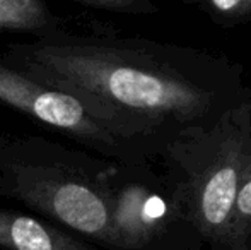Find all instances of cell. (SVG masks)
I'll return each mask as SVG.
<instances>
[{"label":"cell","instance_id":"6","mask_svg":"<svg viewBox=\"0 0 251 250\" xmlns=\"http://www.w3.org/2000/svg\"><path fill=\"white\" fill-rule=\"evenodd\" d=\"M0 250H102L47 220L0 207Z\"/></svg>","mask_w":251,"mask_h":250},{"label":"cell","instance_id":"7","mask_svg":"<svg viewBox=\"0 0 251 250\" xmlns=\"http://www.w3.org/2000/svg\"><path fill=\"white\" fill-rule=\"evenodd\" d=\"M60 29L47 2L0 0V33H27L36 40Z\"/></svg>","mask_w":251,"mask_h":250},{"label":"cell","instance_id":"10","mask_svg":"<svg viewBox=\"0 0 251 250\" xmlns=\"http://www.w3.org/2000/svg\"><path fill=\"white\" fill-rule=\"evenodd\" d=\"M79 5L91 10L123 16H152L159 12V7L151 0H74Z\"/></svg>","mask_w":251,"mask_h":250},{"label":"cell","instance_id":"8","mask_svg":"<svg viewBox=\"0 0 251 250\" xmlns=\"http://www.w3.org/2000/svg\"><path fill=\"white\" fill-rule=\"evenodd\" d=\"M226 250H251V149L232 206Z\"/></svg>","mask_w":251,"mask_h":250},{"label":"cell","instance_id":"3","mask_svg":"<svg viewBox=\"0 0 251 250\" xmlns=\"http://www.w3.org/2000/svg\"><path fill=\"white\" fill-rule=\"evenodd\" d=\"M251 149V91L214 125L166 144L159 163L188 207L207 250H226L236 194Z\"/></svg>","mask_w":251,"mask_h":250},{"label":"cell","instance_id":"2","mask_svg":"<svg viewBox=\"0 0 251 250\" xmlns=\"http://www.w3.org/2000/svg\"><path fill=\"white\" fill-rule=\"evenodd\" d=\"M104 161L47 137L0 132V195L113 250L101 190Z\"/></svg>","mask_w":251,"mask_h":250},{"label":"cell","instance_id":"9","mask_svg":"<svg viewBox=\"0 0 251 250\" xmlns=\"http://www.w3.org/2000/svg\"><path fill=\"white\" fill-rule=\"evenodd\" d=\"M192 5L224 29L251 24V0H199L192 2Z\"/></svg>","mask_w":251,"mask_h":250},{"label":"cell","instance_id":"4","mask_svg":"<svg viewBox=\"0 0 251 250\" xmlns=\"http://www.w3.org/2000/svg\"><path fill=\"white\" fill-rule=\"evenodd\" d=\"M101 190L113 250H207L178 190L154 165L106 160Z\"/></svg>","mask_w":251,"mask_h":250},{"label":"cell","instance_id":"5","mask_svg":"<svg viewBox=\"0 0 251 250\" xmlns=\"http://www.w3.org/2000/svg\"><path fill=\"white\" fill-rule=\"evenodd\" d=\"M0 103L51 127L101 158L126 165L157 161L115 124L79 98L33 79L0 57Z\"/></svg>","mask_w":251,"mask_h":250},{"label":"cell","instance_id":"1","mask_svg":"<svg viewBox=\"0 0 251 250\" xmlns=\"http://www.w3.org/2000/svg\"><path fill=\"white\" fill-rule=\"evenodd\" d=\"M0 57L89 105L157 163L169 140L214 125L251 91L231 58L146 38L60 29Z\"/></svg>","mask_w":251,"mask_h":250}]
</instances>
